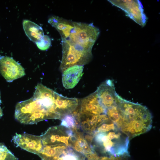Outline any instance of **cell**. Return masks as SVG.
Wrapping results in <instances>:
<instances>
[{
	"mask_svg": "<svg viewBox=\"0 0 160 160\" xmlns=\"http://www.w3.org/2000/svg\"><path fill=\"white\" fill-rule=\"evenodd\" d=\"M60 94L41 84L36 86L33 97L17 104L15 119L21 123L32 124L49 119L60 120L58 105Z\"/></svg>",
	"mask_w": 160,
	"mask_h": 160,
	"instance_id": "cell-1",
	"label": "cell"
},
{
	"mask_svg": "<svg viewBox=\"0 0 160 160\" xmlns=\"http://www.w3.org/2000/svg\"><path fill=\"white\" fill-rule=\"evenodd\" d=\"M118 107L119 117L115 124L129 140L151 129L152 116L146 107L121 98Z\"/></svg>",
	"mask_w": 160,
	"mask_h": 160,
	"instance_id": "cell-2",
	"label": "cell"
},
{
	"mask_svg": "<svg viewBox=\"0 0 160 160\" xmlns=\"http://www.w3.org/2000/svg\"><path fill=\"white\" fill-rule=\"evenodd\" d=\"M96 145L116 156L127 154L129 139L117 127L109 131L95 133L93 138Z\"/></svg>",
	"mask_w": 160,
	"mask_h": 160,
	"instance_id": "cell-3",
	"label": "cell"
},
{
	"mask_svg": "<svg viewBox=\"0 0 160 160\" xmlns=\"http://www.w3.org/2000/svg\"><path fill=\"white\" fill-rule=\"evenodd\" d=\"M62 57L60 69L62 72L74 65L83 66L92 59V49L84 48L66 39H62Z\"/></svg>",
	"mask_w": 160,
	"mask_h": 160,
	"instance_id": "cell-4",
	"label": "cell"
},
{
	"mask_svg": "<svg viewBox=\"0 0 160 160\" xmlns=\"http://www.w3.org/2000/svg\"><path fill=\"white\" fill-rule=\"evenodd\" d=\"M74 27L69 36L65 39L84 48L92 49L100 34L99 29L93 23L73 22Z\"/></svg>",
	"mask_w": 160,
	"mask_h": 160,
	"instance_id": "cell-5",
	"label": "cell"
},
{
	"mask_svg": "<svg viewBox=\"0 0 160 160\" xmlns=\"http://www.w3.org/2000/svg\"><path fill=\"white\" fill-rule=\"evenodd\" d=\"M75 135L76 129L60 125L49 127L41 136L43 146L63 145L71 148Z\"/></svg>",
	"mask_w": 160,
	"mask_h": 160,
	"instance_id": "cell-6",
	"label": "cell"
},
{
	"mask_svg": "<svg viewBox=\"0 0 160 160\" xmlns=\"http://www.w3.org/2000/svg\"><path fill=\"white\" fill-rule=\"evenodd\" d=\"M113 5L121 9L126 15L142 27L147 22L143 6L139 0H108Z\"/></svg>",
	"mask_w": 160,
	"mask_h": 160,
	"instance_id": "cell-7",
	"label": "cell"
},
{
	"mask_svg": "<svg viewBox=\"0 0 160 160\" xmlns=\"http://www.w3.org/2000/svg\"><path fill=\"white\" fill-rule=\"evenodd\" d=\"M0 73L8 82L25 75L24 68L12 57L0 56Z\"/></svg>",
	"mask_w": 160,
	"mask_h": 160,
	"instance_id": "cell-8",
	"label": "cell"
},
{
	"mask_svg": "<svg viewBox=\"0 0 160 160\" xmlns=\"http://www.w3.org/2000/svg\"><path fill=\"white\" fill-rule=\"evenodd\" d=\"M12 140L16 147L38 155L43 147L41 136L16 133Z\"/></svg>",
	"mask_w": 160,
	"mask_h": 160,
	"instance_id": "cell-9",
	"label": "cell"
},
{
	"mask_svg": "<svg viewBox=\"0 0 160 160\" xmlns=\"http://www.w3.org/2000/svg\"><path fill=\"white\" fill-rule=\"evenodd\" d=\"M95 92L99 101L106 109L116 105L121 97L115 91L113 81L110 79L102 83Z\"/></svg>",
	"mask_w": 160,
	"mask_h": 160,
	"instance_id": "cell-10",
	"label": "cell"
},
{
	"mask_svg": "<svg viewBox=\"0 0 160 160\" xmlns=\"http://www.w3.org/2000/svg\"><path fill=\"white\" fill-rule=\"evenodd\" d=\"M79 127L85 133L93 135L98 127L109 119L106 114L93 115L81 114L78 112Z\"/></svg>",
	"mask_w": 160,
	"mask_h": 160,
	"instance_id": "cell-11",
	"label": "cell"
},
{
	"mask_svg": "<svg viewBox=\"0 0 160 160\" xmlns=\"http://www.w3.org/2000/svg\"><path fill=\"white\" fill-rule=\"evenodd\" d=\"M79 113L90 115L106 114L107 109L99 101L96 92L82 99L79 103Z\"/></svg>",
	"mask_w": 160,
	"mask_h": 160,
	"instance_id": "cell-12",
	"label": "cell"
},
{
	"mask_svg": "<svg viewBox=\"0 0 160 160\" xmlns=\"http://www.w3.org/2000/svg\"><path fill=\"white\" fill-rule=\"evenodd\" d=\"M83 69V66L75 65L64 71L62 74V81L64 87L66 89L74 88L81 78Z\"/></svg>",
	"mask_w": 160,
	"mask_h": 160,
	"instance_id": "cell-13",
	"label": "cell"
},
{
	"mask_svg": "<svg viewBox=\"0 0 160 160\" xmlns=\"http://www.w3.org/2000/svg\"><path fill=\"white\" fill-rule=\"evenodd\" d=\"M73 22L56 16H52L48 20V23L58 31L62 39H66L69 36L74 27Z\"/></svg>",
	"mask_w": 160,
	"mask_h": 160,
	"instance_id": "cell-14",
	"label": "cell"
},
{
	"mask_svg": "<svg viewBox=\"0 0 160 160\" xmlns=\"http://www.w3.org/2000/svg\"><path fill=\"white\" fill-rule=\"evenodd\" d=\"M71 148L74 151L86 156L95 152L93 146L87 142L83 133L77 130L76 131L75 137Z\"/></svg>",
	"mask_w": 160,
	"mask_h": 160,
	"instance_id": "cell-15",
	"label": "cell"
},
{
	"mask_svg": "<svg viewBox=\"0 0 160 160\" xmlns=\"http://www.w3.org/2000/svg\"><path fill=\"white\" fill-rule=\"evenodd\" d=\"M23 24L26 35L33 42L36 43L39 41L44 35L42 27L35 23L28 20H24Z\"/></svg>",
	"mask_w": 160,
	"mask_h": 160,
	"instance_id": "cell-16",
	"label": "cell"
},
{
	"mask_svg": "<svg viewBox=\"0 0 160 160\" xmlns=\"http://www.w3.org/2000/svg\"><path fill=\"white\" fill-rule=\"evenodd\" d=\"M77 113L78 112L75 111L63 116L60 119L61 125L68 128L79 129L80 127Z\"/></svg>",
	"mask_w": 160,
	"mask_h": 160,
	"instance_id": "cell-17",
	"label": "cell"
},
{
	"mask_svg": "<svg viewBox=\"0 0 160 160\" xmlns=\"http://www.w3.org/2000/svg\"><path fill=\"white\" fill-rule=\"evenodd\" d=\"M18 159L3 143H0V160H17Z\"/></svg>",
	"mask_w": 160,
	"mask_h": 160,
	"instance_id": "cell-18",
	"label": "cell"
},
{
	"mask_svg": "<svg viewBox=\"0 0 160 160\" xmlns=\"http://www.w3.org/2000/svg\"><path fill=\"white\" fill-rule=\"evenodd\" d=\"M51 41L47 35H44L43 38L36 44L38 48L42 50L48 49L51 45Z\"/></svg>",
	"mask_w": 160,
	"mask_h": 160,
	"instance_id": "cell-19",
	"label": "cell"
},
{
	"mask_svg": "<svg viewBox=\"0 0 160 160\" xmlns=\"http://www.w3.org/2000/svg\"><path fill=\"white\" fill-rule=\"evenodd\" d=\"M121 158L119 157H117L112 155L110 157L103 156L99 158L98 160H120Z\"/></svg>",
	"mask_w": 160,
	"mask_h": 160,
	"instance_id": "cell-20",
	"label": "cell"
},
{
	"mask_svg": "<svg viewBox=\"0 0 160 160\" xmlns=\"http://www.w3.org/2000/svg\"><path fill=\"white\" fill-rule=\"evenodd\" d=\"M1 99L0 93V118H1L3 115V113L2 110L0 106V104L1 103Z\"/></svg>",
	"mask_w": 160,
	"mask_h": 160,
	"instance_id": "cell-21",
	"label": "cell"
}]
</instances>
